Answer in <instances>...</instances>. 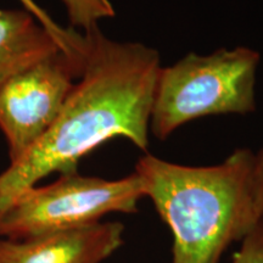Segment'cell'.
I'll return each mask as SVG.
<instances>
[{"label": "cell", "mask_w": 263, "mask_h": 263, "mask_svg": "<svg viewBox=\"0 0 263 263\" xmlns=\"http://www.w3.org/2000/svg\"><path fill=\"white\" fill-rule=\"evenodd\" d=\"M83 35V72L58 120L0 173V216L39 180L54 172H76L84 156L114 138H126L145 153L149 147L160 54L141 43L111 41L99 27Z\"/></svg>", "instance_id": "6da1fadb"}, {"label": "cell", "mask_w": 263, "mask_h": 263, "mask_svg": "<svg viewBox=\"0 0 263 263\" xmlns=\"http://www.w3.org/2000/svg\"><path fill=\"white\" fill-rule=\"evenodd\" d=\"M255 154L235 150L222 163L183 166L145 154L136 164L149 197L173 235L170 263H219L223 252L259 221L255 210Z\"/></svg>", "instance_id": "7a4b0ae2"}, {"label": "cell", "mask_w": 263, "mask_h": 263, "mask_svg": "<svg viewBox=\"0 0 263 263\" xmlns=\"http://www.w3.org/2000/svg\"><path fill=\"white\" fill-rule=\"evenodd\" d=\"M259 60L254 49L222 48L209 55L189 52L161 67L150 116L153 136L164 140L196 118L254 112Z\"/></svg>", "instance_id": "3957f363"}, {"label": "cell", "mask_w": 263, "mask_h": 263, "mask_svg": "<svg viewBox=\"0 0 263 263\" xmlns=\"http://www.w3.org/2000/svg\"><path fill=\"white\" fill-rule=\"evenodd\" d=\"M143 197L136 172L116 180L85 177L78 171L65 173L54 183L32 186L16 197L0 216V236L26 239L94 224L112 212L137 213Z\"/></svg>", "instance_id": "277c9868"}, {"label": "cell", "mask_w": 263, "mask_h": 263, "mask_svg": "<svg viewBox=\"0 0 263 263\" xmlns=\"http://www.w3.org/2000/svg\"><path fill=\"white\" fill-rule=\"evenodd\" d=\"M85 42V41H84ZM83 52L60 50L11 78L0 89V129L10 163L21 159L58 120L81 77Z\"/></svg>", "instance_id": "5b68a950"}, {"label": "cell", "mask_w": 263, "mask_h": 263, "mask_svg": "<svg viewBox=\"0 0 263 263\" xmlns=\"http://www.w3.org/2000/svg\"><path fill=\"white\" fill-rule=\"evenodd\" d=\"M124 242L120 222H98L31 238L0 240V263H101Z\"/></svg>", "instance_id": "8992f818"}, {"label": "cell", "mask_w": 263, "mask_h": 263, "mask_svg": "<svg viewBox=\"0 0 263 263\" xmlns=\"http://www.w3.org/2000/svg\"><path fill=\"white\" fill-rule=\"evenodd\" d=\"M84 35L66 41L45 28L27 10L0 8V89L55 52H83Z\"/></svg>", "instance_id": "52a82bcc"}, {"label": "cell", "mask_w": 263, "mask_h": 263, "mask_svg": "<svg viewBox=\"0 0 263 263\" xmlns=\"http://www.w3.org/2000/svg\"><path fill=\"white\" fill-rule=\"evenodd\" d=\"M70 20L71 28H81L84 33L98 27L103 18L114 17L115 10L110 0H62Z\"/></svg>", "instance_id": "ba28073f"}, {"label": "cell", "mask_w": 263, "mask_h": 263, "mask_svg": "<svg viewBox=\"0 0 263 263\" xmlns=\"http://www.w3.org/2000/svg\"><path fill=\"white\" fill-rule=\"evenodd\" d=\"M232 263H263V217L244 236Z\"/></svg>", "instance_id": "9c48e42d"}, {"label": "cell", "mask_w": 263, "mask_h": 263, "mask_svg": "<svg viewBox=\"0 0 263 263\" xmlns=\"http://www.w3.org/2000/svg\"><path fill=\"white\" fill-rule=\"evenodd\" d=\"M20 2H21L22 5L25 6V9L27 10L28 12H31V14L34 16L45 28H48L49 31L54 33V34H57L58 37L66 39V41H74V39L77 38L78 33L76 32L73 28H64L61 27V26H59L57 22H55L54 20H52L50 16H49L47 12L34 2V0H20Z\"/></svg>", "instance_id": "30bf717a"}, {"label": "cell", "mask_w": 263, "mask_h": 263, "mask_svg": "<svg viewBox=\"0 0 263 263\" xmlns=\"http://www.w3.org/2000/svg\"><path fill=\"white\" fill-rule=\"evenodd\" d=\"M252 185H254L255 210L258 218H261L263 217V147L258 154H255Z\"/></svg>", "instance_id": "8fae6325"}]
</instances>
